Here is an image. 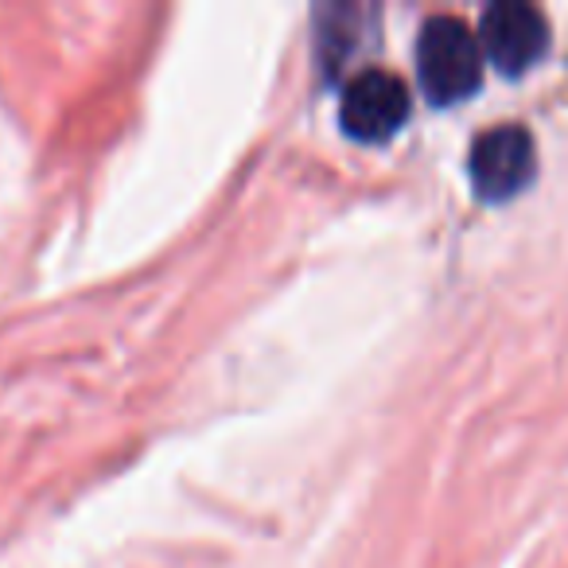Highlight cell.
<instances>
[{
	"mask_svg": "<svg viewBox=\"0 0 568 568\" xmlns=\"http://www.w3.org/2000/svg\"><path fill=\"white\" fill-rule=\"evenodd\" d=\"M417 74L428 102H464L483 79L479 36L456 17L425 20L417 36Z\"/></svg>",
	"mask_w": 568,
	"mask_h": 568,
	"instance_id": "6da1fadb",
	"label": "cell"
},
{
	"mask_svg": "<svg viewBox=\"0 0 568 568\" xmlns=\"http://www.w3.org/2000/svg\"><path fill=\"white\" fill-rule=\"evenodd\" d=\"M409 118V87L394 71L366 67L347 82L339 102V121L355 141L382 144Z\"/></svg>",
	"mask_w": 568,
	"mask_h": 568,
	"instance_id": "7a4b0ae2",
	"label": "cell"
},
{
	"mask_svg": "<svg viewBox=\"0 0 568 568\" xmlns=\"http://www.w3.org/2000/svg\"><path fill=\"white\" fill-rule=\"evenodd\" d=\"M537 149L529 129L521 125H495L471 144V180L475 191L490 203L510 199L534 180Z\"/></svg>",
	"mask_w": 568,
	"mask_h": 568,
	"instance_id": "3957f363",
	"label": "cell"
},
{
	"mask_svg": "<svg viewBox=\"0 0 568 568\" xmlns=\"http://www.w3.org/2000/svg\"><path fill=\"white\" fill-rule=\"evenodd\" d=\"M479 48L490 63H498L506 74H521L545 55L549 48V24L534 4H518V0H506V4H490L483 12L479 28Z\"/></svg>",
	"mask_w": 568,
	"mask_h": 568,
	"instance_id": "277c9868",
	"label": "cell"
}]
</instances>
